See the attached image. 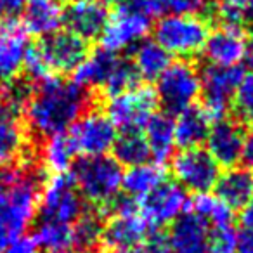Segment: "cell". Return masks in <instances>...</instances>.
Returning <instances> with one entry per match:
<instances>
[{
	"mask_svg": "<svg viewBox=\"0 0 253 253\" xmlns=\"http://www.w3.org/2000/svg\"><path fill=\"white\" fill-rule=\"evenodd\" d=\"M90 99L88 92L75 82L50 77L37 84L25 102L28 126L40 137L63 134L85 111Z\"/></svg>",
	"mask_w": 253,
	"mask_h": 253,
	"instance_id": "obj_1",
	"label": "cell"
},
{
	"mask_svg": "<svg viewBox=\"0 0 253 253\" xmlns=\"http://www.w3.org/2000/svg\"><path fill=\"white\" fill-rule=\"evenodd\" d=\"M37 177L14 167H0V227L12 239L23 236L39 213Z\"/></svg>",
	"mask_w": 253,
	"mask_h": 253,
	"instance_id": "obj_2",
	"label": "cell"
},
{
	"mask_svg": "<svg viewBox=\"0 0 253 253\" xmlns=\"http://www.w3.org/2000/svg\"><path fill=\"white\" fill-rule=\"evenodd\" d=\"M70 170L71 180L84 201L99 210L111 208L120 198L123 170L113 156H82Z\"/></svg>",
	"mask_w": 253,
	"mask_h": 253,
	"instance_id": "obj_3",
	"label": "cell"
},
{
	"mask_svg": "<svg viewBox=\"0 0 253 253\" xmlns=\"http://www.w3.org/2000/svg\"><path fill=\"white\" fill-rule=\"evenodd\" d=\"M155 42L179 59L198 56L210 35V26L200 14H165L155 28Z\"/></svg>",
	"mask_w": 253,
	"mask_h": 253,
	"instance_id": "obj_4",
	"label": "cell"
},
{
	"mask_svg": "<svg viewBox=\"0 0 253 253\" xmlns=\"http://www.w3.org/2000/svg\"><path fill=\"white\" fill-rule=\"evenodd\" d=\"M113 211L109 220L102 224L101 243L111 252L134 250L148 241L153 229L142 217L137 201L130 198H118L109 208Z\"/></svg>",
	"mask_w": 253,
	"mask_h": 253,
	"instance_id": "obj_5",
	"label": "cell"
},
{
	"mask_svg": "<svg viewBox=\"0 0 253 253\" xmlns=\"http://www.w3.org/2000/svg\"><path fill=\"white\" fill-rule=\"evenodd\" d=\"M156 97L162 102L167 113L179 115L189 106H194V101L201 94V75L193 63L179 59L170 63L169 68L160 75L156 80Z\"/></svg>",
	"mask_w": 253,
	"mask_h": 253,
	"instance_id": "obj_6",
	"label": "cell"
},
{
	"mask_svg": "<svg viewBox=\"0 0 253 253\" xmlns=\"http://www.w3.org/2000/svg\"><path fill=\"white\" fill-rule=\"evenodd\" d=\"M40 220L73 225L85 213V201L66 173L50 175L40 191Z\"/></svg>",
	"mask_w": 253,
	"mask_h": 253,
	"instance_id": "obj_7",
	"label": "cell"
},
{
	"mask_svg": "<svg viewBox=\"0 0 253 253\" xmlns=\"http://www.w3.org/2000/svg\"><path fill=\"white\" fill-rule=\"evenodd\" d=\"M158 97L149 85H135L122 94L109 95L106 101V116L120 130H141L155 115Z\"/></svg>",
	"mask_w": 253,
	"mask_h": 253,
	"instance_id": "obj_8",
	"label": "cell"
},
{
	"mask_svg": "<svg viewBox=\"0 0 253 253\" xmlns=\"http://www.w3.org/2000/svg\"><path fill=\"white\" fill-rule=\"evenodd\" d=\"M149 30H151V19L134 9L130 4L123 2L113 14H109L106 21L101 33L102 49L113 54L132 49L146 40Z\"/></svg>",
	"mask_w": 253,
	"mask_h": 253,
	"instance_id": "obj_9",
	"label": "cell"
},
{
	"mask_svg": "<svg viewBox=\"0 0 253 253\" xmlns=\"http://www.w3.org/2000/svg\"><path fill=\"white\" fill-rule=\"evenodd\" d=\"M116 126L106 113L99 109L85 111L70 126L71 146L80 156H104L113 149L116 139Z\"/></svg>",
	"mask_w": 253,
	"mask_h": 253,
	"instance_id": "obj_10",
	"label": "cell"
},
{
	"mask_svg": "<svg viewBox=\"0 0 253 253\" xmlns=\"http://www.w3.org/2000/svg\"><path fill=\"white\" fill-rule=\"evenodd\" d=\"M172 172L184 191L203 194L213 189L220 177V167L207 149H182L172 158Z\"/></svg>",
	"mask_w": 253,
	"mask_h": 253,
	"instance_id": "obj_11",
	"label": "cell"
},
{
	"mask_svg": "<svg viewBox=\"0 0 253 253\" xmlns=\"http://www.w3.org/2000/svg\"><path fill=\"white\" fill-rule=\"evenodd\" d=\"M201 75V94L203 95V111L211 122L222 120L231 108L232 95L243 77V70L234 68L208 66Z\"/></svg>",
	"mask_w": 253,
	"mask_h": 253,
	"instance_id": "obj_12",
	"label": "cell"
},
{
	"mask_svg": "<svg viewBox=\"0 0 253 253\" xmlns=\"http://www.w3.org/2000/svg\"><path fill=\"white\" fill-rule=\"evenodd\" d=\"M189 208L187 193L177 182L165 180L139 201V210L153 231L170 225Z\"/></svg>",
	"mask_w": 253,
	"mask_h": 253,
	"instance_id": "obj_13",
	"label": "cell"
},
{
	"mask_svg": "<svg viewBox=\"0 0 253 253\" xmlns=\"http://www.w3.org/2000/svg\"><path fill=\"white\" fill-rule=\"evenodd\" d=\"M250 43L252 42L241 26L222 25L208 35L203 54L211 66L234 68L246 59Z\"/></svg>",
	"mask_w": 253,
	"mask_h": 253,
	"instance_id": "obj_14",
	"label": "cell"
},
{
	"mask_svg": "<svg viewBox=\"0 0 253 253\" xmlns=\"http://www.w3.org/2000/svg\"><path fill=\"white\" fill-rule=\"evenodd\" d=\"M52 73H73L88 56V42L75 33L56 32L39 43Z\"/></svg>",
	"mask_w": 253,
	"mask_h": 253,
	"instance_id": "obj_15",
	"label": "cell"
},
{
	"mask_svg": "<svg viewBox=\"0 0 253 253\" xmlns=\"http://www.w3.org/2000/svg\"><path fill=\"white\" fill-rule=\"evenodd\" d=\"M21 106L0 97V167H12L26 151V125Z\"/></svg>",
	"mask_w": 253,
	"mask_h": 253,
	"instance_id": "obj_16",
	"label": "cell"
},
{
	"mask_svg": "<svg viewBox=\"0 0 253 253\" xmlns=\"http://www.w3.org/2000/svg\"><path fill=\"white\" fill-rule=\"evenodd\" d=\"M28 49V33L21 23H0V88L12 84L23 71Z\"/></svg>",
	"mask_w": 253,
	"mask_h": 253,
	"instance_id": "obj_17",
	"label": "cell"
},
{
	"mask_svg": "<svg viewBox=\"0 0 253 253\" xmlns=\"http://www.w3.org/2000/svg\"><path fill=\"white\" fill-rule=\"evenodd\" d=\"M245 128L234 120L222 118L213 122L207 137V151L218 167L231 169L241 162Z\"/></svg>",
	"mask_w": 253,
	"mask_h": 253,
	"instance_id": "obj_18",
	"label": "cell"
},
{
	"mask_svg": "<svg viewBox=\"0 0 253 253\" xmlns=\"http://www.w3.org/2000/svg\"><path fill=\"white\" fill-rule=\"evenodd\" d=\"M109 12L104 4L97 0H70L64 7L63 23L66 30L84 40H92L101 37Z\"/></svg>",
	"mask_w": 253,
	"mask_h": 253,
	"instance_id": "obj_19",
	"label": "cell"
},
{
	"mask_svg": "<svg viewBox=\"0 0 253 253\" xmlns=\"http://www.w3.org/2000/svg\"><path fill=\"white\" fill-rule=\"evenodd\" d=\"M210 227L191 210L170 224L167 236L169 253H208Z\"/></svg>",
	"mask_w": 253,
	"mask_h": 253,
	"instance_id": "obj_20",
	"label": "cell"
},
{
	"mask_svg": "<svg viewBox=\"0 0 253 253\" xmlns=\"http://www.w3.org/2000/svg\"><path fill=\"white\" fill-rule=\"evenodd\" d=\"M21 14V25L25 26L26 33L45 39L59 32L63 25L64 7L61 0H26Z\"/></svg>",
	"mask_w": 253,
	"mask_h": 253,
	"instance_id": "obj_21",
	"label": "cell"
},
{
	"mask_svg": "<svg viewBox=\"0 0 253 253\" xmlns=\"http://www.w3.org/2000/svg\"><path fill=\"white\" fill-rule=\"evenodd\" d=\"M215 196L232 211L241 210L253 198V173L246 167H231L220 173L215 184Z\"/></svg>",
	"mask_w": 253,
	"mask_h": 253,
	"instance_id": "obj_22",
	"label": "cell"
},
{
	"mask_svg": "<svg viewBox=\"0 0 253 253\" xmlns=\"http://www.w3.org/2000/svg\"><path fill=\"white\" fill-rule=\"evenodd\" d=\"M210 126L211 120L203 111V108L189 106L184 111H180L173 120L175 144L182 149L200 148L203 142H207Z\"/></svg>",
	"mask_w": 253,
	"mask_h": 253,
	"instance_id": "obj_23",
	"label": "cell"
},
{
	"mask_svg": "<svg viewBox=\"0 0 253 253\" xmlns=\"http://www.w3.org/2000/svg\"><path fill=\"white\" fill-rule=\"evenodd\" d=\"M144 139L148 142L149 156L155 160V163H163L172 158L175 151V134H173V120L169 113H155L146 122Z\"/></svg>",
	"mask_w": 253,
	"mask_h": 253,
	"instance_id": "obj_24",
	"label": "cell"
},
{
	"mask_svg": "<svg viewBox=\"0 0 253 253\" xmlns=\"http://www.w3.org/2000/svg\"><path fill=\"white\" fill-rule=\"evenodd\" d=\"M167 180V170L160 163H141V165L128 167L123 173L122 191L126 198L134 201H142L151 191H155L162 182Z\"/></svg>",
	"mask_w": 253,
	"mask_h": 253,
	"instance_id": "obj_25",
	"label": "cell"
},
{
	"mask_svg": "<svg viewBox=\"0 0 253 253\" xmlns=\"http://www.w3.org/2000/svg\"><path fill=\"white\" fill-rule=\"evenodd\" d=\"M118 57V54L108 52L104 49L95 50L94 54H88L78 64L77 70L73 71V82L85 90H88V88H104L106 80H108L111 70L115 68Z\"/></svg>",
	"mask_w": 253,
	"mask_h": 253,
	"instance_id": "obj_26",
	"label": "cell"
},
{
	"mask_svg": "<svg viewBox=\"0 0 253 253\" xmlns=\"http://www.w3.org/2000/svg\"><path fill=\"white\" fill-rule=\"evenodd\" d=\"M169 52L160 47L155 40H142L134 47L132 66L137 77H142L144 80H158L160 75L169 68Z\"/></svg>",
	"mask_w": 253,
	"mask_h": 253,
	"instance_id": "obj_27",
	"label": "cell"
},
{
	"mask_svg": "<svg viewBox=\"0 0 253 253\" xmlns=\"http://www.w3.org/2000/svg\"><path fill=\"white\" fill-rule=\"evenodd\" d=\"M75 149L71 146V141L68 134H56L45 137V142L42 146V165L50 175H59V173H66L73 165L75 158Z\"/></svg>",
	"mask_w": 253,
	"mask_h": 253,
	"instance_id": "obj_28",
	"label": "cell"
},
{
	"mask_svg": "<svg viewBox=\"0 0 253 253\" xmlns=\"http://www.w3.org/2000/svg\"><path fill=\"white\" fill-rule=\"evenodd\" d=\"M113 158L122 167H135L149 162V148L141 130H122L113 144Z\"/></svg>",
	"mask_w": 253,
	"mask_h": 253,
	"instance_id": "obj_29",
	"label": "cell"
},
{
	"mask_svg": "<svg viewBox=\"0 0 253 253\" xmlns=\"http://www.w3.org/2000/svg\"><path fill=\"white\" fill-rule=\"evenodd\" d=\"M189 210L196 217H200L210 229L232 224V210L215 194H196L194 200L189 201Z\"/></svg>",
	"mask_w": 253,
	"mask_h": 253,
	"instance_id": "obj_30",
	"label": "cell"
},
{
	"mask_svg": "<svg viewBox=\"0 0 253 253\" xmlns=\"http://www.w3.org/2000/svg\"><path fill=\"white\" fill-rule=\"evenodd\" d=\"M35 239L37 246L40 250H45L49 253H59L66 252L73 246V232L71 225L66 224H56V222H43L39 220V225L35 229Z\"/></svg>",
	"mask_w": 253,
	"mask_h": 253,
	"instance_id": "obj_31",
	"label": "cell"
},
{
	"mask_svg": "<svg viewBox=\"0 0 253 253\" xmlns=\"http://www.w3.org/2000/svg\"><path fill=\"white\" fill-rule=\"evenodd\" d=\"M73 248L78 250H92L97 243H101L102 224L97 215L84 213L73 225Z\"/></svg>",
	"mask_w": 253,
	"mask_h": 253,
	"instance_id": "obj_32",
	"label": "cell"
},
{
	"mask_svg": "<svg viewBox=\"0 0 253 253\" xmlns=\"http://www.w3.org/2000/svg\"><path fill=\"white\" fill-rule=\"evenodd\" d=\"M231 104L241 122H253V73H243Z\"/></svg>",
	"mask_w": 253,
	"mask_h": 253,
	"instance_id": "obj_33",
	"label": "cell"
},
{
	"mask_svg": "<svg viewBox=\"0 0 253 253\" xmlns=\"http://www.w3.org/2000/svg\"><path fill=\"white\" fill-rule=\"evenodd\" d=\"M236 250H238V232L232 224L210 229L208 253H236Z\"/></svg>",
	"mask_w": 253,
	"mask_h": 253,
	"instance_id": "obj_34",
	"label": "cell"
},
{
	"mask_svg": "<svg viewBox=\"0 0 253 253\" xmlns=\"http://www.w3.org/2000/svg\"><path fill=\"white\" fill-rule=\"evenodd\" d=\"M217 12L225 25L250 23V0H217Z\"/></svg>",
	"mask_w": 253,
	"mask_h": 253,
	"instance_id": "obj_35",
	"label": "cell"
},
{
	"mask_svg": "<svg viewBox=\"0 0 253 253\" xmlns=\"http://www.w3.org/2000/svg\"><path fill=\"white\" fill-rule=\"evenodd\" d=\"M23 71H25L26 77L35 82V84H40V82L54 77V73L50 71L49 64H47L45 57H43L39 45H33L28 49L26 57H25V64H23Z\"/></svg>",
	"mask_w": 253,
	"mask_h": 253,
	"instance_id": "obj_36",
	"label": "cell"
},
{
	"mask_svg": "<svg viewBox=\"0 0 253 253\" xmlns=\"http://www.w3.org/2000/svg\"><path fill=\"white\" fill-rule=\"evenodd\" d=\"M26 0H0V23L16 19L23 12Z\"/></svg>",
	"mask_w": 253,
	"mask_h": 253,
	"instance_id": "obj_37",
	"label": "cell"
},
{
	"mask_svg": "<svg viewBox=\"0 0 253 253\" xmlns=\"http://www.w3.org/2000/svg\"><path fill=\"white\" fill-rule=\"evenodd\" d=\"M4 253H40V248L37 246L33 238L19 236L14 241L9 243V246L4 250Z\"/></svg>",
	"mask_w": 253,
	"mask_h": 253,
	"instance_id": "obj_38",
	"label": "cell"
},
{
	"mask_svg": "<svg viewBox=\"0 0 253 253\" xmlns=\"http://www.w3.org/2000/svg\"><path fill=\"white\" fill-rule=\"evenodd\" d=\"M236 253H253V231L243 229L238 232V250Z\"/></svg>",
	"mask_w": 253,
	"mask_h": 253,
	"instance_id": "obj_39",
	"label": "cell"
},
{
	"mask_svg": "<svg viewBox=\"0 0 253 253\" xmlns=\"http://www.w3.org/2000/svg\"><path fill=\"white\" fill-rule=\"evenodd\" d=\"M241 162H245L246 169L253 170V130L245 135V144H243Z\"/></svg>",
	"mask_w": 253,
	"mask_h": 253,
	"instance_id": "obj_40",
	"label": "cell"
},
{
	"mask_svg": "<svg viewBox=\"0 0 253 253\" xmlns=\"http://www.w3.org/2000/svg\"><path fill=\"white\" fill-rule=\"evenodd\" d=\"M239 220H241L243 227L253 231V198L241 208V215H239Z\"/></svg>",
	"mask_w": 253,
	"mask_h": 253,
	"instance_id": "obj_41",
	"label": "cell"
},
{
	"mask_svg": "<svg viewBox=\"0 0 253 253\" xmlns=\"http://www.w3.org/2000/svg\"><path fill=\"white\" fill-rule=\"evenodd\" d=\"M11 241H14V239L11 238V234H9L4 227H0V253H4V250L7 248Z\"/></svg>",
	"mask_w": 253,
	"mask_h": 253,
	"instance_id": "obj_42",
	"label": "cell"
},
{
	"mask_svg": "<svg viewBox=\"0 0 253 253\" xmlns=\"http://www.w3.org/2000/svg\"><path fill=\"white\" fill-rule=\"evenodd\" d=\"M111 253H144V252L139 248H134V250H115V252H111Z\"/></svg>",
	"mask_w": 253,
	"mask_h": 253,
	"instance_id": "obj_43",
	"label": "cell"
},
{
	"mask_svg": "<svg viewBox=\"0 0 253 253\" xmlns=\"http://www.w3.org/2000/svg\"><path fill=\"white\" fill-rule=\"evenodd\" d=\"M59 253H94L92 250H78V248H75V250H66V252H59Z\"/></svg>",
	"mask_w": 253,
	"mask_h": 253,
	"instance_id": "obj_44",
	"label": "cell"
},
{
	"mask_svg": "<svg viewBox=\"0 0 253 253\" xmlns=\"http://www.w3.org/2000/svg\"><path fill=\"white\" fill-rule=\"evenodd\" d=\"M246 59H248L250 63L253 64V42L250 43V49H248V56H246Z\"/></svg>",
	"mask_w": 253,
	"mask_h": 253,
	"instance_id": "obj_45",
	"label": "cell"
},
{
	"mask_svg": "<svg viewBox=\"0 0 253 253\" xmlns=\"http://www.w3.org/2000/svg\"><path fill=\"white\" fill-rule=\"evenodd\" d=\"M97 2H101V4H118V2H123V0H97Z\"/></svg>",
	"mask_w": 253,
	"mask_h": 253,
	"instance_id": "obj_46",
	"label": "cell"
},
{
	"mask_svg": "<svg viewBox=\"0 0 253 253\" xmlns=\"http://www.w3.org/2000/svg\"><path fill=\"white\" fill-rule=\"evenodd\" d=\"M203 2H217V0H203Z\"/></svg>",
	"mask_w": 253,
	"mask_h": 253,
	"instance_id": "obj_47",
	"label": "cell"
}]
</instances>
